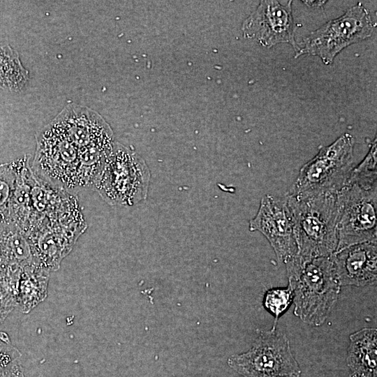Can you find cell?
Listing matches in <instances>:
<instances>
[{
	"label": "cell",
	"mask_w": 377,
	"mask_h": 377,
	"mask_svg": "<svg viewBox=\"0 0 377 377\" xmlns=\"http://www.w3.org/2000/svg\"><path fill=\"white\" fill-rule=\"evenodd\" d=\"M49 272L36 263L21 270L15 287L14 299L22 313H29L46 298Z\"/></svg>",
	"instance_id": "14"
},
{
	"label": "cell",
	"mask_w": 377,
	"mask_h": 377,
	"mask_svg": "<svg viewBox=\"0 0 377 377\" xmlns=\"http://www.w3.org/2000/svg\"><path fill=\"white\" fill-rule=\"evenodd\" d=\"M346 362L352 374L377 377V330L363 328L350 335Z\"/></svg>",
	"instance_id": "13"
},
{
	"label": "cell",
	"mask_w": 377,
	"mask_h": 377,
	"mask_svg": "<svg viewBox=\"0 0 377 377\" xmlns=\"http://www.w3.org/2000/svg\"><path fill=\"white\" fill-rule=\"evenodd\" d=\"M230 367L243 377H300L301 369L286 334L262 331L247 352L230 356Z\"/></svg>",
	"instance_id": "7"
},
{
	"label": "cell",
	"mask_w": 377,
	"mask_h": 377,
	"mask_svg": "<svg viewBox=\"0 0 377 377\" xmlns=\"http://www.w3.org/2000/svg\"><path fill=\"white\" fill-rule=\"evenodd\" d=\"M293 299V291L289 286L286 288H272L266 292L263 304L265 309L274 317L272 329L275 330L279 318L288 309Z\"/></svg>",
	"instance_id": "18"
},
{
	"label": "cell",
	"mask_w": 377,
	"mask_h": 377,
	"mask_svg": "<svg viewBox=\"0 0 377 377\" xmlns=\"http://www.w3.org/2000/svg\"><path fill=\"white\" fill-rule=\"evenodd\" d=\"M355 139L344 133L318 154L300 169L290 194L311 197L338 193L347 183L353 169Z\"/></svg>",
	"instance_id": "4"
},
{
	"label": "cell",
	"mask_w": 377,
	"mask_h": 377,
	"mask_svg": "<svg viewBox=\"0 0 377 377\" xmlns=\"http://www.w3.org/2000/svg\"><path fill=\"white\" fill-rule=\"evenodd\" d=\"M80 150L110 149L113 133L109 124L95 110L75 103L67 105L52 120Z\"/></svg>",
	"instance_id": "11"
},
{
	"label": "cell",
	"mask_w": 377,
	"mask_h": 377,
	"mask_svg": "<svg viewBox=\"0 0 377 377\" xmlns=\"http://www.w3.org/2000/svg\"><path fill=\"white\" fill-rule=\"evenodd\" d=\"M16 182L15 163L0 165V223L10 220L9 209Z\"/></svg>",
	"instance_id": "16"
},
{
	"label": "cell",
	"mask_w": 377,
	"mask_h": 377,
	"mask_svg": "<svg viewBox=\"0 0 377 377\" xmlns=\"http://www.w3.org/2000/svg\"><path fill=\"white\" fill-rule=\"evenodd\" d=\"M348 377H362L355 374H351Z\"/></svg>",
	"instance_id": "23"
},
{
	"label": "cell",
	"mask_w": 377,
	"mask_h": 377,
	"mask_svg": "<svg viewBox=\"0 0 377 377\" xmlns=\"http://www.w3.org/2000/svg\"><path fill=\"white\" fill-rule=\"evenodd\" d=\"M149 180L145 161L133 149L114 142L92 187L108 204L128 207L147 198Z\"/></svg>",
	"instance_id": "3"
},
{
	"label": "cell",
	"mask_w": 377,
	"mask_h": 377,
	"mask_svg": "<svg viewBox=\"0 0 377 377\" xmlns=\"http://www.w3.org/2000/svg\"><path fill=\"white\" fill-rule=\"evenodd\" d=\"M285 265L295 316L308 325H321L340 293L331 256L304 258L297 255Z\"/></svg>",
	"instance_id": "1"
},
{
	"label": "cell",
	"mask_w": 377,
	"mask_h": 377,
	"mask_svg": "<svg viewBox=\"0 0 377 377\" xmlns=\"http://www.w3.org/2000/svg\"><path fill=\"white\" fill-rule=\"evenodd\" d=\"M242 30L245 38L256 40L264 47L269 48L284 43L291 45L295 53L298 51L292 1L286 4L274 0L261 1L244 21Z\"/></svg>",
	"instance_id": "10"
},
{
	"label": "cell",
	"mask_w": 377,
	"mask_h": 377,
	"mask_svg": "<svg viewBox=\"0 0 377 377\" xmlns=\"http://www.w3.org/2000/svg\"><path fill=\"white\" fill-rule=\"evenodd\" d=\"M376 141L375 140L364 160L353 169L347 183H355L364 187L376 188Z\"/></svg>",
	"instance_id": "17"
},
{
	"label": "cell",
	"mask_w": 377,
	"mask_h": 377,
	"mask_svg": "<svg viewBox=\"0 0 377 377\" xmlns=\"http://www.w3.org/2000/svg\"><path fill=\"white\" fill-rule=\"evenodd\" d=\"M375 29L369 10L358 3L306 36L298 45L295 57L307 54L318 57L326 65L331 64L341 51L371 37Z\"/></svg>",
	"instance_id": "6"
},
{
	"label": "cell",
	"mask_w": 377,
	"mask_h": 377,
	"mask_svg": "<svg viewBox=\"0 0 377 377\" xmlns=\"http://www.w3.org/2000/svg\"><path fill=\"white\" fill-rule=\"evenodd\" d=\"M36 141L33 168L43 179L68 191L91 186L80 150L53 121L41 130Z\"/></svg>",
	"instance_id": "5"
},
{
	"label": "cell",
	"mask_w": 377,
	"mask_h": 377,
	"mask_svg": "<svg viewBox=\"0 0 377 377\" xmlns=\"http://www.w3.org/2000/svg\"><path fill=\"white\" fill-rule=\"evenodd\" d=\"M339 285L362 287L376 283L377 244L364 242L337 251L331 256Z\"/></svg>",
	"instance_id": "12"
},
{
	"label": "cell",
	"mask_w": 377,
	"mask_h": 377,
	"mask_svg": "<svg viewBox=\"0 0 377 377\" xmlns=\"http://www.w3.org/2000/svg\"><path fill=\"white\" fill-rule=\"evenodd\" d=\"M287 205L298 248L304 258L332 256L338 244L337 193L298 197L288 193Z\"/></svg>",
	"instance_id": "2"
},
{
	"label": "cell",
	"mask_w": 377,
	"mask_h": 377,
	"mask_svg": "<svg viewBox=\"0 0 377 377\" xmlns=\"http://www.w3.org/2000/svg\"><path fill=\"white\" fill-rule=\"evenodd\" d=\"M29 78L18 54L8 45H0V87L11 91L21 89Z\"/></svg>",
	"instance_id": "15"
},
{
	"label": "cell",
	"mask_w": 377,
	"mask_h": 377,
	"mask_svg": "<svg viewBox=\"0 0 377 377\" xmlns=\"http://www.w3.org/2000/svg\"><path fill=\"white\" fill-rule=\"evenodd\" d=\"M376 191L377 188L347 183L337 193L339 219L336 251L356 244L376 242Z\"/></svg>",
	"instance_id": "8"
},
{
	"label": "cell",
	"mask_w": 377,
	"mask_h": 377,
	"mask_svg": "<svg viewBox=\"0 0 377 377\" xmlns=\"http://www.w3.org/2000/svg\"><path fill=\"white\" fill-rule=\"evenodd\" d=\"M0 377H25L20 360L15 361L0 373Z\"/></svg>",
	"instance_id": "21"
},
{
	"label": "cell",
	"mask_w": 377,
	"mask_h": 377,
	"mask_svg": "<svg viewBox=\"0 0 377 377\" xmlns=\"http://www.w3.org/2000/svg\"><path fill=\"white\" fill-rule=\"evenodd\" d=\"M21 353L11 343L8 334L0 331V373L20 360Z\"/></svg>",
	"instance_id": "19"
},
{
	"label": "cell",
	"mask_w": 377,
	"mask_h": 377,
	"mask_svg": "<svg viewBox=\"0 0 377 377\" xmlns=\"http://www.w3.org/2000/svg\"><path fill=\"white\" fill-rule=\"evenodd\" d=\"M16 306L13 297L0 284V324Z\"/></svg>",
	"instance_id": "20"
},
{
	"label": "cell",
	"mask_w": 377,
	"mask_h": 377,
	"mask_svg": "<svg viewBox=\"0 0 377 377\" xmlns=\"http://www.w3.org/2000/svg\"><path fill=\"white\" fill-rule=\"evenodd\" d=\"M249 230L261 232L273 248L279 262L286 263L298 253L293 219L286 196L264 195Z\"/></svg>",
	"instance_id": "9"
},
{
	"label": "cell",
	"mask_w": 377,
	"mask_h": 377,
	"mask_svg": "<svg viewBox=\"0 0 377 377\" xmlns=\"http://www.w3.org/2000/svg\"><path fill=\"white\" fill-rule=\"evenodd\" d=\"M303 2H306L305 3L306 5H308L310 7H320L322 6H323L325 3V1H303Z\"/></svg>",
	"instance_id": "22"
}]
</instances>
